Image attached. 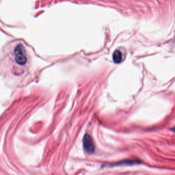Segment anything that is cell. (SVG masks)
Returning a JSON list of instances; mask_svg holds the SVG:
<instances>
[{
  "label": "cell",
  "instance_id": "obj_1",
  "mask_svg": "<svg viewBox=\"0 0 175 175\" xmlns=\"http://www.w3.org/2000/svg\"><path fill=\"white\" fill-rule=\"evenodd\" d=\"M12 48V56L18 64L25 65L28 62V52L26 47L21 42H14L11 45Z\"/></svg>",
  "mask_w": 175,
  "mask_h": 175
},
{
  "label": "cell",
  "instance_id": "obj_2",
  "mask_svg": "<svg viewBox=\"0 0 175 175\" xmlns=\"http://www.w3.org/2000/svg\"><path fill=\"white\" fill-rule=\"evenodd\" d=\"M84 149L87 153L93 154L95 152V145L91 137L88 134H85L83 139Z\"/></svg>",
  "mask_w": 175,
  "mask_h": 175
},
{
  "label": "cell",
  "instance_id": "obj_3",
  "mask_svg": "<svg viewBox=\"0 0 175 175\" xmlns=\"http://www.w3.org/2000/svg\"><path fill=\"white\" fill-rule=\"evenodd\" d=\"M122 53L118 50H115L112 55L113 62L116 64L120 63L122 61Z\"/></svg>",
  "mask_w": 175,
  "mask_h": 175
},
{
  "label": "cell",
  "instance_id": "obj_4",
  "mask_svg": "<svg viewBox=\"0 0 175 175\" xmlns=\"http://www.w3.org/2000/svg\"><path fill=\"white\" fill-rule=\"evenodd\" d=\"M172 131L174 132H175V128H172Z\"/></svg>",
  "mask_w": 175,
  "mask_h": 175
}]
</instances>
